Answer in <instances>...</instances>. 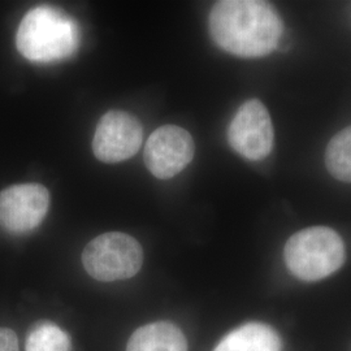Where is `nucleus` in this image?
<instances>
[{"mask_svg": "<svg viewBox=\"0 0 351 351\" xmlns=\"http://www.w3.org/2000/svg\"><path fill=\"white\" fill-rule=\"evenodd\" d=\"M284 33L276 8L261 0H223L210 13V34L221 49L239 58H262L276 50Z\"/></svg>", "mask_w": 351, "mask_h": 351, "instance_id": "f257e3e1", "label": "nucleus"}, {"mask_svg": "<svg viewBox=\"0 0 351 351\" xmlns=\"http://www.w3.org/2000/svg\"><path fill=\"white\" fill-rule=\"evenodd\" d=\"M78 45L80 29L75 20L50 5H39L26 13L16 34L19 52L36 63L66 59Z\"/></svg>", "mask_w": 351, "mask_h": 351, "instance_id": "f03ea898", "label": "nucleus"}, {"mask_svg": "<svg viewBox=\"0 0 351 351\" xmlns=\"http://www.w3.org/2000/svg\"><path fill=\"white\" fill-rule=\"evenodd\" d=\"M289 271L303 281H319L345 263V245L328 226H311L289 239L284 250Z\"/></svg>", "mask_w": 351, "mask_h": 351, "instance_id": "7ed1b4c3", "label": "nucleus"}, {"mask_svg": "<svg viewBox=\"0 0 351 351\" xmlns=\"http://www.w3.org/2000/svg\"><path fill=\"white\" fill-rule=\"evenodd\" d=\"M142 263L143 251L138 241L119 232L95 237L82 252V264L86 272L103 282L136 276Z\"/></svg>", "mask_w": 351, "mask_h": 351, "instance_id": "20e7f679", "label": "nucleus"}, {"mask_svg": "<svg viewBox=\"0 0 351 351\" xmlns=\"http://www.w3.org/2000/svg\"><path fill=\"white\" fill-rule=\"evenodd\" d=\"M230 147L247 160L267 158L275 142V129L268 110L259 99L245 101L228 128Z\"/></svg>", "mask_w": 351, "mask_h": 351, "instance_id": "39448f33", "label": "nucleus"}, {"mask_svg": "<svg viewBox=\"0 0 351 351\" xmlns=\"http://www.w3.org/2000/svg\"><path fill=\"white\" fill-rule=\"evenodd\" d=\"M195 145L188 130L164 125L150 136L145 147V163L151 175L160 180L182 172L194 158Z\"/></svg>", "mask_w": 351, "mask_h": 351, "instance_id": "423d86ee", "label": "nucleus"}, {"mask_svg": "<svg viewBox=\"0 0 351 351\" xmlns=\"http://www.w3.org/2000/svg\"><path fill=\"white\" fill-rule=\"evenodd\" d=\"M142 137L137 117L125 111H110L97 126L93 151L103 163H120L138 152Z\"/></svg>", "mask_w": 351, "mask_h": 351, "instance_id": "0eeeda50", "label": "nucleus"}, {"mask_svg": "<svg viewBox=\"0 0 351 351\" xmlns=\"http://www.w3.org/2000/svg\"><path fill=\"white\" fill-rule=\"evenodd\" d=\"M50 208V193L39 184H20L0 191V226L12 233L36 229Z\"/></svg>", "mask_w": 351, "mask_h": 351, "instance_id": "6e6552de", "label": "nucleus"}, {"mask_svg": "<svg viewBox=\"0 0 351 351\" xmlns=\"http://www.w3.org/2000/svg\"><path fill=\"white\" fill-rule=\"evenodd\" d=\"M126 351H188V341L178 326L156 322L138 328L129 339Z\"/></svg>", "mask_w": 351, "mask_h": 351, "instance_id": "1a4fd4ad", "label": "nucleus"}, {"mask_svg": "<svg viewBox=\"0 0 351 351\" xmlns=\"http://www.w3.org/2000/svg\"><path fill=\"white\" fill-rule=\"evenodd\" d=\"M213 351H281V339L272 326L247 323L228 333Z\"/></svg>", "mask_w": 351, "mask_h": 351, "instance_id": "9d476101", "label": "nucleus"}, {"mask_svg": "<svg viewBox=\"0 0 351 351\" xmlns=\"http://www.w3.org/2000/svg\"><path fill=\"white\" fill-rule=\"evenodd\" d=\"M328 172L343 182H351V126L329 141L326 151Z\"/></svg>", "mask_w": 351, "mask_h": 351, "instance_id": "9b49d317", "label": "nucleus"}, {"mask_svg": "<svg viewBox=\"0 0 351 351\" xmlns=\"http://www.w3.org/2000/svg\"><path fill=\"white\" fill-rule=\"evenodd\" d=\"M25 351H72V341L60 326L42 322L29 332Z\"/></svg>", "mask_w": 351, "mask_h": 351, "instance_id": "f8f14e48", "label": "nucleus"}, {"mask_svg": "<svg viewBox=\"0 0 351 351\" xmlns=\"http://www.w3.org/2000/svg\"><path fill=\"white\" fill-rule=\"evenodd\" d=\"M0 351H19V339L12 329L0 328Z\"/></svg>", "mask_w": 351, "mask_h": 351, "instance_id": "ddd939ff", "label": "nucleus"}]
</instances>
